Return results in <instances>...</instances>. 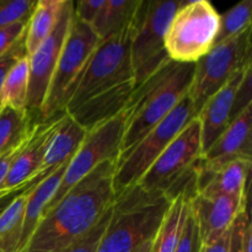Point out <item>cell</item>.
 <instances>
[{"label":"cell","instance_id":"obj_1","mask_svg":"<svg viewBox=\"0 0 252 252\" xmlns=\"http://www.w3.org/2000/svg\"><path fill=\"white\" fill-rule=\"evenodd\" d=\"M117 159L107 160L86 175L46 211L20 252H62L86 235L115 201Z\"/></svg>","mask_w":252,"mask_h":252},{"label":"cell","instance_id":"obj_2","mask_svg":"<svg viewBox=\"0 0 252 252\" xmlns=\"http://www.w3.org/2000/svg\"><path fill=\"white\" fill-rule=\"evenodd\" d=\"M194 64L169 61L134 89L126 107L120 158L161 122L187 95Z\"/></svg>","mask_w":252,"mask_h":252},{"label":"cell","instance_id":"obj_3","mask_svg":"<svg viewBox=\"0 0 252 252\" xmlns=\"http://www.w3.org/2000/svg\"><path fill=\"white\" fill-rule=\"evenodd\" d=\"M170 204L165 194L144 192L135 185L121 192L96 252H135L154 239Z\"/></svg>","mask_w":252,"mask_h":252},{"label":"cell","instance_id":"obj_4","mask_svg":"<svg viewBox=\"0 0 252 252\" xmlns=\"http://www.w3.org/2000/svg\"><path fill=\"white\" fill-rule=\"evenodd\" d=\"M202 154L201 127L196 117L167 145L135 186L144 192L165 194L170 202L179 196L193 198Z\"/></svg>","mask_w":252,"mask_h":252},{"label":"cell","instance_id":"obj_5","mask_svg":"<svg viewBox=\"0 0 252 252\" xmlns=\"http://www.w3.org/2000/svg\"><path fill=\"white\" fill-rule=\"evenodd\" d=\"M182 1H140L130 30V64L135 88L170 61L164 38Z\"/></svg>","mask_w":252,"mask_h":252},{"label":"cell","instance_id":"obj_6","mask_svg":"<svg viewBox=\"0 0 252 252\" xmlns=\"http://www.w3.org/2000/svg\"><path fill=\"white\" fill-rule=\"evenodd\" d=\"M220 15L207 0L182 1L172 16L164 38L170 61L194 64L214 47Z\"/></svg>","mask_w":252,"mask_h":252},{"label":"cell","instance_id":"obj_7","mask_svg":"<svg viewBox=\"0 0 252 252\" xmlns=\"http://www.w3.org/2000/svg\"><path fill=\"white\" fill-rule=\"evenodd\" d=\"M130 30L132 25L121 33L100 41L66 102L64 108L66 113L73 112L97 94L125 81L134 80L130 64Z\"/></svg>","mask_w":252,"mask_h":252},{"label":"cell","instance_id":"obj_8","mask_svg":"<svg viewBox=\"0 0 252 252\" xmlns=\"http://www.w3.org/2000/svg\"><path fill=\"white\" fill-rule=\"evenodd\" d=\"M193 118H196V115L191 100L186 95L161 122L158 123L137 144L133 145L121 159H118L113 177L116 196L137 185L167 145Z\"/></svg>","mask_w":252,"mask_h":252},{"label":"cell","instance_id":"obj_9","mask_svg":"<svg viewBox=\"0 0 252 252\" xmlns=\"http://www.w3.org/2000/svg\"><path fill=\"white\" fill-rule=\"evenodd\" d=\"M251 66V29L236 38L217 44L194 63L187 96L198 115L204 103L231 79Z\"/></svg>","mask_w":252,"mask_h":252},{"label":"cell","instance_id":"obj_10","mask_svg":"<svg viewBox=\"0 0 252 252\" xmlns=\"http://www.w3.org/2000/svg\"><path fill=\"white\" fill-rule=\"evenodd\" d=\"M98 43L100 39L91 27L76 20L73 12L70 27L59 54L42 107L41 121L48 120L61 112H65L64 108L66 102L70 98L91 54Z\"/></svg>","mask_w":252,"mask_h":252},{"label":"cell","instance_id":"obj_11","mask_svg":"<svg viewBox=\"0 0 252 252\" xmlns=\"http://www.w3.org/2000/svg\"><path fill=\"white\" fill-rule=\"evenodd\" d=\"M126 113H122L113 120L103 123L100 127L95 128L91 132L86 133L84 142L81 143L78 152L74 154L66 166L61 185L57 189L52 201L43 211H48L59 199L63 198L64 194L79 181L90 174L95 167L107 160H113L120 158L121 143H122L123 129H125ZM43 216V214H42ZM42 218V217H41Z\"/></svg>","mask_w":252,"mask_h":252},{"label":"cell","instance_id":"obj_12","mask_svg":"<svg viewBox=\"0 0 252 252\" xmlns=\"http://www.w3.org/2000/svg\"><path fill=\"white\" fill-rule=\"evenodd\" d=\"M251 66L231 79L208 98L197 115L202 152H207L230 123L251 106Z\"/></svg>","mask_w":252,"mask_h":252},{"label":"cell","instance_id":"obj_13","mask_svg":"<svg viewBox=\"0 0 252 252\" xmlns=\"http://www.w3.org/2000/svg\"><path fill=\"white\" fill-rule=\"evenodd\" d=\"M74 2L65 0L56 29L43 43L29 56L30 83L26 112L34 122H41V112L49 84L70 27Z\"/></svg>","mask_w":252,"mask_h":252},{"label":"cell","instance_id":"obj_14","mask_svg":"<svg viewBox=\"0 0 252 252\" xmlns=\"http://www.w3.org/2000/svg\"><path fill=\"white\" fill-rule=\"evenodd\" d=\"M64 113L65 112L58 113L48 120L37 122L33 126L31 133L25 140L10 166L9 174L2 185V191L12 192L22 189L37 175L43 172L42 164H43L47 147Z\"/></svg>","mask_w":252,"mask_h":252},{"label":"cell","instance_id":"obj_15","mask_svg":"<svg viewBox=\"0 0 252 252\" xmlns=\"http://www.w3.org/2000/svg\"><path fill=\"white\" fill-rule=\"evenodd\" d=\"M246 207L248 197L197 193L189 201V208L198 226L202 244L216 240L230 230Z\"/></svg>","mask_w":252,"mask_h":252},{"label":"cell","instance_id":"obj_16","mask_svg":"<svg viewBox=\"0 0 252 252\" xmlns=\"http://www.w3.org/2000/svg\"><path fill=\"white\" fill-rule=\"evenodd\" d=\"M251 129L252 106H249L202 154L198 169L209 171L233 160H252Z\"/></svg>","mask_w":252,"mask_h":252},{"label":"cell","instance_id":"obj_17","mask_svg":"<svg viewBox=\"0 0 252 252\" xmlns=\"http://www.w3.org/2000/svg\"><path fill=\"white\" fill-rule=\"evenodd\" d=\"M134 89V80L118 84L89 98L68 115L89 133L122 113L127 107Z\"/></svg>","mask_w":252,"mask_h":252},{"label":"cell","instance_id":"obj_18","mask_svg":"<svg viewBox=\"0 0 252 252\" xmlns=\"http://www.w3.org/2000/svg\"><path fill=\"white\" fill-rule=\"evenodd\" d=\"M251 165L252 160L239 159L226 162L209 171H202L198 169L197 193L209 196L226 194L248 197Z\"/></svg>","mask_w":252,"mask_h":252},{"label":"cell","instance_id":"obj_19","mask_svg":"<svg viewBox=\"0 0 252 252\" xmlns=\"http://www.w3.org/2000/svg\"><path fill=\"white\" fill-rule=\"evenodd\" d=\"M85 137V130L68 113H64L48 143L42 170L58 169L68 162L78 152Z\"/></svg>","mask_w":252,"mask_h":252},{"label":"cell","instance_id":"obj_20","mask_svg":"<svg viewBox=\"0 0 252 252\" xmlns=\"http://www.w3.org/2000/svg\"><path fill=\"white\" fill-rule=\"evenodd\" d=\"M69 161H70V160H69ZM69 161L63 164L62 166H59L58 169H57L56 171L52 172L48 177L42 180V181L39 182V184H37L29 193L26 209H25L22 236L21 243H20L19 252L25 248L27 241L30 240L32 233H33L34 229H36L37 224L41 220L43 211L46 209V207L48 206L49 202L52 201L54 194H56Z\"/></svg>","mask_w":252,"mask_h":252},{"label":"cell","instance_id":"obj_21","mask_svg":"<svg viewBox=\"0 0 252 252\" xmlns=\"http://www.w3.org/2000/svg\"><path fill=\"white\" fill-rule=\"evenodd\" d=\"M65 0H38L29 17L25 32L27 56L33 53L56 29Z\"/></svg>","mask_w":252,"mask_h":252},{"label":"cell","instance_id":"obj_22","mask_svg":"<svg viewBox=\"0 0 252 252\" xmlns=\"http://www.w3.org/2000/svg\"><path fill=\"white\" fill-rule=\"evenodd\" d=\"M140 1L142 0H105L91 24V30L100 41L121 33L132 25Z\"/></svg>","mask_w":252,"mask_h":252},{"label":"cell","instance_id":"obj_23","mask_svg":"<svg viewBox=\"0 0 252 252\" xmlns=\"http://www.w3.org/2000/svg\"><path fill=\"white\" fill-rule=\"evenodd\" d=\"M189 201L179 196L170 204L159 230L155 234L149 252H175L189 213Z\"/></svg>","mask_w":252,"mask_h":252},{"label":"cell","instance_id":"obj_24","mask_svg":"<svg viewBox=\"0 0 252 252\" xmlns=\"http://www.w3.org/2000/svg\"><path fill=\"white\" fill-rule=\"evenodd\" d=\"M33 187L20 192L0 213V252H19L25 209Z\"/></svg>","mask_w":252,"mask_h":252},{"label":"cell","instance_id":"obj_25","mask_svg":"<svg viewBox=\"0 0 252 252\" xmlns=\"http://www.w3.org/2000/svg\"><path fill=\"white\" fill-rule=\"evenodd\" d=\"M36 123L27 112L4 106L0 110V157L21 145Z\"/></svg>","mask_w":252,"mask_h":252},{"label":"cell","instance_id":"obj_26","mask_svg":"<svg viewBox=\"0 0 252 252\" xmlns=\"http://www.w3.org/2000/svg\"><path fill=\"white\" fill-rule=\"evenodd\" d=\"M29 83L30 61L26 54L11 66L5 76L1 90L2 107L7 106L16 111L26 112Z\"/></svg>","mask_w":252,"mask_h":252},{"label":"cell","instance_id":"obj_27","mask_svg":"<svg viewBox=\"0 0 252 252\" xmlns=\"http://www.w3.org/2000/svg\"><path fill=\"white\" fill-rule=\"evenodd\" d=\"M252 0H243L220 15V26L214 46L236 38L251 29Z\"/></svg>","mask_w":252,"mask_h":252},{"label":"cell","instance_id":"obj_28","mask_svg":"<svg viewBox=\"0 0 252 252\" xmlns=\"http://www.w3.org/2000/svg\"><path fill=\"white\" fill-rule=\"evenodd\" d=\"M34 4L32 0H0V29L29 20Z\"/></svg>","mask_w":252,"mask_h":252},{"label":"cell","instance_id":"obj_29","mask_svg":"<svg viewBox=\"0 0 252 252\" xmlns=\"http://www.w3.org/2000/svg\"><path fill=\"white\" fill-rule=\"evenodd\" d=\"M202 246V239L199 235L198 226L193 218L191 208H189L184 229L180 235L175 252H199Z\"/></svg>","mask_w":252,"mask_h":252},{"label":"cell","instance_id":"obj_30","mask_svg":"<svg viewBox=\"0 0 252 252\" xmlns=\"http://www.w3.org/2000/svg\"><path fill=\"white\" fill-rule=\"evenodd\" d=\"M112 207V206H111ZM111 207L107 212L105 213V216L101 218V220L86 234L84 238H81L80 240L76 241L75 244H73L71 246H69L68 249H65L62 252H96L97 251V246L100 244L101 236H102L103 231H105L106 225L108 223V219L111 216Z\"/></svg>","mask_w":252,"mask_h":252},{"label":"cell","instance_id":"obj_31","mask_svg":"<svg viewBox=\"0 0 252 252\" xmlns=\"http://www.w3.org/2000/svg\"><path fill=\"white\" fill-rule=\"evenodd\" d=\"M27 21L29 20L16 22V24H12L4 29H0V58L6 56L16 46L17 42L25 36Z\"/></svg>","mask_w":252,"mask_h":252},{"label":"cell","instance_id":"obj_32","mask_svg":"<svg viewBox=\"0 0 252 252\" xmlns=\"http://www.w3.org/2000/svg\"><path fill=\"white\" fill-rule=\"evenodd\" d=\"M105 0H80L74 2V16L83 24L91 26Z\"/></svg>","mask_w":252,"mask_h":252},{"label":"cell","instance_id":"obj_33","mask_svg":"<svg viewBox=\"0 0 252 252\" xmlns=\"http://www.w3.org/2000/svg\"><path fill=\"white\" fill-rule=\"evenodd\" d=\"M26 48H25V36L20 39L16 43V46L2 58H0V110L2 108L1 103V90H2V84H4L5 76H6L7 71L11 69V66L19 61L21 57L26 56Z\"/></svg>","mask_w":252,"mask_h":252},{"label":"cell","instance_id":"obj_34","mask_svg":"<svg viewBox=\"0 0 252 252\" xmlns=\"http://www.w3.org/2000/svg\"><path fill=\"white\" fill-rule=\"evenodd\" d=\"M249 219L248 209L243 213H240L238 216V218L235 219L233 224V228H231V238H230V249L229 252H241L240 248V233L241 229H243L245 221Z\"/></svg>","mask_w":252,"mask_h":252},{"label":"cell","instance_id":"obj_35","mask_svg":"<svg viewBox=\"0 0 252 252\" xmlns=\"http://www.w3.org/2000/svg\"><path fill=\"white\" fill-rule=\"evenodd\" d=\"M230 238L231 229L226 231V233H224L221 236H219L218 239H216V240L202 244L201 251L199 252H229V249H230Z\"/></svg>","mask_w":252,"mask_h":252},{"label":"cell","instance_id":"obj_36","mask_svg":"<svg viewBox=\"0 0 252 252\" xmlns=\"http://www.w3.org/2000/svg\"><path fill=\"white\" fill-rule=\"evenodd\" d=\"M48 176H49V174H48V172H46V174H43V172H42V174L37 175V176L34 177V179L32 180L31 182H29V184H27V185H25V186L22 187V189H16V191H14V192H10V193L5 194V196L0 197V213H1V212L4 211V208H5V207H6L7 204H9L10 202H11L12 199L15 198V196H17V194H19L20 192L25 191V189H30V187H32V186H36L37 184H39V182H41L42 180H44V179H46V177H48Z\"/></svg>","mask_w":252,"mask_h":252},{"label":"cell","instance_id":"obj_37","mask_svg":"<svg viewBox=\"0 0 252 252\" xmlns=\"http://www.w3.org/2000/svg\"><path fill=\"white\" fill-rule=\"evenodd\" d=\"M241 252H252V226L250 218L245 221L240 233Z\"/></svg>","mask_w":252,"mask_h":252},{"label":"cell","instance_id":"obj_38","mask_svg":"<svg viewBox=\"0 0 252 252\" xmlns=\"http://www.w3.org/2000/svg\"><path fill=\"white\" fill-rule=\"evenodd\" d=\"M153 241V240H152ZM152 241H148V243H145L144 245L140 246L139 249H138L135 252H149L150 250V245H152Z\"/></svg>","mask_w":252,"mask_h":252}]
</instances>
